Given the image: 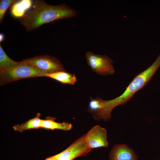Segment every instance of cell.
Segmentation results:
<instances>
[{
  "label": "cell",
  "mask_w": 160,
  "mask_h": 160,
  "mask_svg": "<svg viewBox=\"0 0 160 160\" xmlns=\"http://www.w3.org/2000/svg\"><path fill=\"white\" fill-rule=\"evenodd\" d=\"M46 77H49L64 84L74 85L77 79L75 74L60 71L47 74Z\"/></svg>",
  "instance_id": "cell-10"
},
{
  "label": "cell",
  "mask_w": 160,
  "mask_h": 160,
  "mask_svg": "<svg viewBox=\"0 0 160 160\" xmlns=\"http://www.w3.org/2000/svg\"><path fill=\"white\" fill-rule=\"evenodd\" d=\"M78 14L65 3L53 5L43 0H35L31 9L19 20L27 32L34 31L42 25L59 20L73 17Z\"/></svg>",
  "instance_id": "cell-1"
},
{
  "label": "cell",
  "mask_w": 160,
  "mask_h": 160,
  "mask_svg": "<svg viewBox=\"0 0 160 160\" xmlns=\"http://www.w3.org/2000/svg\"><path fill=\"white\" fill-rule=\"evenodd\" d=\"M41 115L40 113H37L34 118L21 124L14 125L13 128L14 130L21 132L26 130L40 128Z\"/></svg>",
  "instance_id": "cell-11"
},
{
  "label": "cell",
  "mask_w": 160,
  "mask_h": 160,
  "mask_svg": "<svg viewBox=\"0 0 160 160\" xmlns=\"http://www.w3.org/2000/svg\"><path fill=\"white\" fill-rule=\"evenodd\" d=\"M23 60L47 74L60 71H66L60 62L56 57L51 55L36 56Z\"/></svg>",
  "instance_id": "cell-4"
},
{
  "label": "cell",
  "mask_w": 160,
  "mask_h": 160,
  "mask_svg": "<svg viewBox=\"0 0 160 160\" xmlns=\"http://www.w3.org/2000/svg\"><path fill=\"white\" fill-rule=\"evenodd\" d=\"M55 118L48 117L45 120L41 119L40 128L50 129H60L64 131L71 130L72 128V124L68 122L59 123L55 121Z\"/></svg>",
  "instance_id": "cell-9"
},
{
  "label": "cell",
  "mask_w": 160,
  "mask_h": 160,
  "mask_svg": "<svg viewBox=\"0 0 160 160\" xmlns=\"http://www.w3.org/2000/svg\"><path fill=\"white\" fill-rule=\"evenodd\" d=\"M84 135L79 137L65 150L53 156L56 160H73L75 158L86 155L92 149L86 144Z\"/></svg>",
  "instance_id": "cell-6"
},
{
  "label": "cell",
  "mask_w": 160,
  "mask_h": 160,
  "mask_svg": "<svg viewBox=\"0 0 160 160\" xmlns=\"http://www.w3.org/2000/svg\"><path fill=\"white\" fill-rule=\"evenodd\" d=\"M45 160H56L54 158L53 156L48 157Z\"/></svg>",
  "instance_id": "cell-15"
},
{
  "label": "cell",
  "mask_w": 160,
  "mask_h": 160,
  "mask_svg": "<svg viewBox=\"0 0 160 160\" xmlns=\"http://www.w3.org/2000/svg\"><path fill=\"white\" fill-rule=\"evenodd\" d=\"M15 0H1L0 1V23H1L5 14L10 6Z\"/></svg>",
  "instance_id": "cell-14"
},
{
  "label": "cell",
  "mask_w": 160,
  "mask_h": 160,
  "mask_svg": "<svg viewBox=\"0 0 160 160\" xmlns=\"http://www.w3.org/2000/svg\"><path fill=\"white\" fill-rule=\"evenodd\" d=\"M32 1L31 0H22L16 2L12 6L11 13L13 16L21 18L25 12L31 6Z\"/></svg>",
  "instance_id": "cell-12"
},
{
  "label": "cell",
  "mask_w": 160,
  "mask_h": 160,
  "mask_svg": "<svg viewBox=\"0 0 160 160\" xmlns=\"http://www.w3.org/2000/svg\"><path fill=\"white\" fill-rule=\"evenodd\" d=\"M138 160V156L133 149L125 144L114 145L109 155V160Z\"/></svg>",
  "instance_id": "cell-8"
},
{
  "label": "cell",
  "mask_w": 160,
  "mask_h": 160,
  "mask_svg": "<svg viewBox=\"0 0 160 160\" xmlns=\"http://www.w3.org/2000/svg\"><path fill=\"white\" fill-rule=\"evenodd\" d=\"M85 57L88 66L97 74L107 76L114 73L113 61L106 55H97L88 51Z\"/></svg>",
  "instance_id": "cell-5"
},
{
  "label": "cell",
  "mask_w": 160,
  "mask_h": 160,
  "mask_svg": "<svg viewBox=\"0 0 160 160\" xmlns=\"http://www.w3.org/2000/svg\"><path fill=\"white\" fill-rule=\"evenodd\" d=\"M160 67V54L151 65L135 77L123 94L111 100L115 107L126 103L133 97L136 92L144 87Z\"/></svg>",
  "instance_id": "cell-2"
},
{
  "label": "cell",
  "mask_w": 160,
  "mask_h": 160,
  "mask_svg": "<svg viewBox=\"0 0 160 160\" xmlns=\"http://www.w3.org/2000/svg\"><path fill=\"white\" fill-rule=\"evenodd\" d=\"M47 75L23 60L15 67L0 70V84L3 85L24 79L46 77Z\"/></svg>",
  "instance_id": "cell-3"
},
{
  "label": "cell",
  "mask_w": 160,
  "mask_h": 160,
  "mask_svg": "<svg viewBox=\"0 0 160 160\" xmlns=\"http://www.w3.org/2000/svg\"><path fill=\"white\" fill-rule=\"evenodd\" d=\"M20 62L14 61L10 58L3 49L0 44V70L11 68L20 64Z\"/></svg>",
  "instance_id": "cell-13"
},
{
  "label": "cell",
  "mask_w": 160,
  "mask_h": 160,
  "mask_svg": "<svg viewBox=\"0 0 160 160\" xmlns=\"http://www.w3.org/2000/svg\"><path fill=\"white\" fill-rule=\"evenodd\" d=\"M84 135L86 144L92 149L102 147L106 148L108 145L107 131L105 128L99 125L93 126Z\"/></svg>",
  "instance_id": "cell-7"
}]
</instances>
